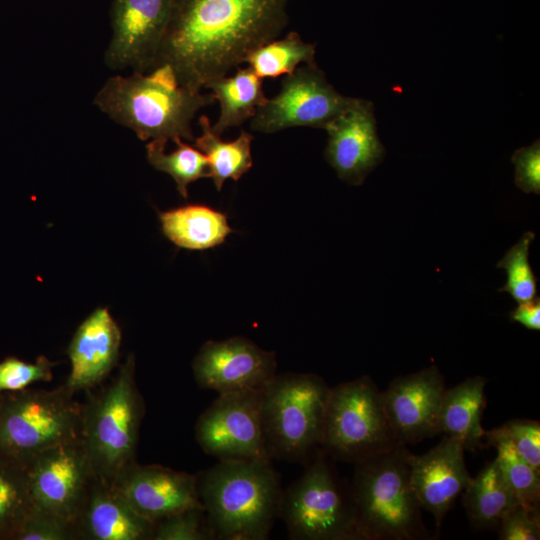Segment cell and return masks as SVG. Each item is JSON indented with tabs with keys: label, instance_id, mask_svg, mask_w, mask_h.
I'll use <instances>...</instances> for the list:
<instances>
[{
	"label": "cell",
	"instance_id": "6da1fadb",
	"mask_svg": "<svg viewBox=\"0 0 540 540\" xmlns=\"http://www.w3.org/2000/svg\"><path fill=\"white\" fill-rule=\"evenodd\" d=\"M289 0H173L154 68L168 65L193 91L245 62L288 24Z\"/></svg>",
	"mask_w": 540,
	"mask_h": 540
},
{
	"label": "cell",
	"instance_id": "7a4b0ae2",
	"mask_svg": "<svg viewBox=\"0 0 540 540\" xmlns=\"http://www.w3.org/2000/svg\"><path fill=\"white\" fill-rule=\"evenodd\" d=\"M215 101L179 84L168 65L146 73L108 78L93 104L114 122L131 129L139 139L192 141V120L203 107Z\"/></svg>",
	"mask_w": 540,
	"mask_h": 540
},
{
	"label": "cell",
	"instance_id": "3957f363",
	"mask_svg": "<svg viewBox=\"0 0 540 540\" xmlns=\"http://www.w3.org/2000/svg\"><path fill=\"white\" fill-rule=\"evenodd\" d=\"M196 476L214 540L269 538L283 493L272 461L218 460Z\"/></svg>",
	"mask_w": 540,
	"mask_h": 540
},
{
	"label": "cell",
	"instance_id": "277c9868",
	"mask_svg": "<svg viewBox=\"0 0 540 540\" xmlns=\"http://www.w3.org/2000/svg\"><path fill=\"white\" fill-rule=\"evenodd\" d=\"M407 445L354 465L349 483L360 540H423L429 533L410 478Z\"/></svg>",
	"mask_w": 540,
	"mask_h": 540
},
{
	"label": "cell",
	"instance_id": "5b68a950",
	"mask_svg": "<svg viewBox=\"0 0 540 540\" xmlns=\"http://www.w3.org/2000/svg\"><path fill=\"white\" fill-rule=\"evenodd\" d=\"M144 402L129 355L116 377L82 406L80 439L93 478L113 486L136 463Z\"/></svg>",
	"mask_w": 540,
	"mask_h": 540
},
{
	"label": "cell",
	"instance_id": "8992f818",
	"mask_svg": "<svg viewBox=\"0 0 540 540\" xmlns=\"http://www.w3.org/2000/svg\"><path fill=\"white\" fill-rule=\"evenodd\" d=\"M329 391L314 373L276 374L263 388L262 428L272 460L305 465L321 449Z\"/></svg>",
	"mask_w": 540,
	"mask_h": 540
},
{
	"label": "cell",
	"instance_id": "52a82bcc",
	"mask_svg": "<svg viewBox=\"0 0 540 540\" xmlns=\"http://www.w3.org/2000/svg\"><path fill=\"white\" fill-rule=\"evenodd\" d=\"M283 490L279 518L292 540H360L349 483L322 449Z\"/></svg>",
	"mask_w": 540,
	"mask_h": 540
},
{
	"label": "cell",
	"instance_id": "ba28073f",
	"mask_svg": "<svg viewBox=\"0 0 540 540\" xmlns=\"http://www.w3.org/2000/svg\"><path fill=\"white\" fill-rule=\"evenodd\" d=\"M398 443L370 376L330 387L321 447L330 459L355 464Z\"/></svg>",
	"mask_w": 540,
	"mask_h": 540
},
{
	"label": "cell",
	"instance_id": "9c48e42d",
	"mask_svg": "<svg viewBox=\"0 0 540 540\" xmlns=\"http://www.w3.org/2000/svg\"><path fill=\"white\" fill-rule=\"evenodd\" d=\"M66 384L25 393L0 408V449L26 464L38 453L80 438L82 406Z\"/></svg>",
	"mask_w": 540,
	"mask_h": 540
},
{
	"label": "cell",
	"instance_id": "30bf717a",
	"mask_svg": "<svg viewBox=\"0 0 540 540\" xmlns=\"http://www.w3.org/2000/svg\"><path fill=\"white\" fill-rule=\"evenodd\" d=\"M354 101L340 94L316 64H304L285 75L279 93L258 107L250 127L265 134L292 127L326 129Z\"/></svg>",
	"mask_w": 540,
	"mask_h": 540
},
{
	"label": "cell",
	"instance_id": "8fae6325",
	"mask_svg": "<svg viewBox=\"0 0 540 540\" xmlns=\"http://www.w3.org/2000/svg\"><path fill=\"white\" fill-rule=\"evenodd\" d=\"M262 390L219 394L199 416L195 438L201 449L218 460L272 461L263 435Z\"/></svg>",
	"mask_w": 540,
	"mask_h": 540
},
{
	"label": "cell",
	"instance_id": "7c38bea8",
	"mask_svg": "<svg viewBox=\"0 0 540 540\" xmlns=\"http://www.w3.org/2000/svg\"><path fill=\"white\" fill-rule=\"evenodd\" d=\"M25 466L34 506L74 525L94 479L81 439L48 448Z\"/></svg>",
	"mask_w": 540,
	"mask_h": 540
},
{
	"label": "cell",
	"instance_id": "4fadbf2b",
	"mask_svg": "<svg viewBox=\"0 0 540 540\" xmlns=\"http://www.w3.org/2000/svg\"><path fill=\"white\" fill-rule=\"evenodd\" d=\"M173 0H112V36L104 61L111 70L146 73L154 68Z\"/></svg>",
	"mask_w": 540,
	"mask_h": 540
},
{
	"label": "cell",
	"instance_id": "5bb4252c",
	"mask_svg": "<svg viewBox=\"0 0 540 540\" xmlns=\"http://www.w3.org/2000/svg\"><path fill=\"white\" fill-rule=\"evenodd\" d=\"M274 352L244 337L207 341L192 363L194 379L219 394L263 389L277 374Z\"/></svg>",
	"mask_w": 540,
	"mask_h": 540
},
{
	"label": "cell",
	"instance_id": "9a60e30c",
	"mask_svg": "<svg viewBox=\"0 0 540 540\" xmlns=\"http://www.w3.org/2000/svg\"><path fill=\"white\" fill-rule=\"evenodd\" d=\"M445 391L444 377L435 365L398 376L389 383L382 397L399 443L415 444L437 435Z\"/></svg>",
	"mask_w": 540,
	"mask_h": 540
},
{
	"label": "cell",
	"instance_id": "2e32d148",
	"mask_svg": "<svg viewBox=\"0 0 540 540\" xmlns=\"http://www.w3.org/2000/svg\"><path fill=\"white\" fill-rule=\"evenodd\" d=\"M114 487L139 515L154 524L185 510L204 509L197 476L160 465L134 463Z\"/></svg>",
	"mask_w": 540,
	"mask_h": 540
},
{
	"label": "cell",
	"instance_id": "e0dca14e",
	"mask_svg": "<svg viewBox=\"0 0 540 540\" xmlns=\"http://www.w3.org/2000/svg\"><path fill=\"white\" fill-rule=\"evenodd\" d=\"M325 158L343 181L360 185L383 159L385 149L377 134L370 101L357 99L326 129Z\"/></svg>",
	"mask_w": 540,
	"mask_h": 540
},
{
	"label": "cell",
	"instance_id": "ac0fdd59",
	"mask_svg": "<svg viewBox=\"0 0 540 540\" xmlns=\"http://www.w3.org/2000/svg\"><path fill=\"white\" fill-rule=\"evenodd\" d=\"M464 452L460 442L443 435L426 453L408 455L412 488L421 508L433 515L437 529L472 479Z\"/></svg>",
	"mask_w": 540,
	"mask_h": 540
},
{
	"label": "cell",
	"instance_id": "d6986e66",
	"mask_svg": "<svg viewBox=\"0 0 540 540\" xmlns=\"http://www.w3.org/2000/svg\"><path fill=\"white\" fill-rule=\"evenodd\" d=\"M120 344L121 331L109 311L96 309L80 324L68 347V388L75 393L103 381L117 363Z\"/></svg>",
	"mask_w": 540,
	"mask_h": 540
},
{
	"label": "cell",
	"instance_id": "ffe728a7",
	"mask_svg": "<svg viewBox=\"0 0 540 540\" xmlns=\"http://www.w3.org/2000/svg\"><path fill=\"white\" fill-rule=\"evenodd\" d=\"M154 526L115 487L95 479L74 521L76 539L88 540H152Z\"/></svg>",
	"mask_w": 540,
	"mask_h": 540
},
{
	"label": "cell",
	"instance_id": "44dd1931",
	"mask_svg": "<svg viewBox=\"0 0 540 540\" xmlns=\"http://www.w3.org/2000/svg\"><path fill=\"white\" fill-rule=\"evenodd\" d=\"M483 376L469 377L446 389L437 421V435L451 437L465 450L483 447L486 430L482 427V415L486 405Z\"/></svg>",
	"mask_w": 540,
	"mask_h": 540
},
{
	"label": "cell",
	"instance_id": "7402d4cb",
	"mask_svg": "<svg viewBox=\"0 0 540 540\" xmlns=\"http://www.w3.org/2000/svg\"><path fill=\"white\" fill-rule=\"evenodd\" d=\"M462 494L469 523L477 531H497L504 515L520 503L495 458L471 479Z\"/></svg>",
	"mask_w": 540,
	"mask_h": 540
},
{
	"label": "cell",
	"instance_id": "603a6c76",
	"mask_svg": "<svg viewBox=\"0 0 540 540\" xmlns=\"http://www.w3.org/2000/svg\"><path fill=\"white\" fill-rule=\"evenodd\" d=\"M165 236L179 247L204 250L222 244L233 230L224 213L189 204L159 215Z\"/></svg>",
	"mask_w": 540,
	"mask_h": 540
},
{
	"label": "cell",
	"instance_id": "cb8c5ba5",
	"mask_svg": "<svg viewBox=\"0 0 540 540\" xmlns=\"http://www.w3.org/2000/svg\"><path fill=\"white\" fill-rule=\"evenodd\" d=\"M206 88L211 90L220 105L219 117L212 125L213 132L219 136L227 129L251 120L258 107L267 99L263 91V79L249 67H237L234 75L213 80Z\"/></svg>",
	"mask_w": 540,
	"mask_h": 540
},
{
	"label": "cell",
	"instance_id": "d4e9b609",
	"mask_svg": "<svg viewBox=\"0 0 540 540\" xmlns=\"http://www.w3.org/2000/svg\"><path fill=\"white\" fill-rule=\"evenodd\" d=\"M201 135L194 139L195 147L208 161L209 177L217 190H221L227 179L239 180L251 167V143L253 135L244 130L233 141H224L212 130L210 119L199 118Z\"/></svg>",
	"mask_w": 540,
	"mask_h": 540
},
{
	"label": "cell",
	"instance_id": "484cf974",
	"mask_svg": "<svg viewBox=\"0 0 540 540\" xmlns=\"http://www.w3.org/2000/svg\"><path fill=\"white\" fill-rule=\"evenodd\" d=\"M245 62L261 79H275L291 74L302 63L316 64L315 44L290 31L283 38H275L253 50Z\"/></svg>",
	"mask_w": 540,
	"mask_h": 540
},
{
	"label": "cell",
	"instance_id": "4316f807",
	"mask_svg": "<svg viewBox=\"0 0 540 540\" xmlns=\"http://www.w3.org/2000/svg\"><path fill=\"white\" fill-rule=\"evenodd\" d=\"M173 142L177 148L165 152L166 141L150 140L146 145L148 162L157 170L169 174L175 181L178 192L188 196V185L200 178L209 177L208 161L205 155L182 139Z\"/></svg>",
	"mask_w": 540,
	"mask_h": 540
},
{
	"label": "cell",
	"instance_id": "83f0119b",
	"mask_svg": "<svg viewBox=\"0 0 540 540\" xmlns=\"http://www.w3.org/2000/svg\"><path fill=\"white\" fill-rule=\"evenodd\" d=\"M487 446L495 447L500 470L520 503L539 506L540 470H537L519 456L509 442L494 439Z\"/></svg>",
	"mask_w": 540,
	"mask_h": 540
},
{
	"label": "cell",
	"instance_id": "f1b7e54d",
	"mask_svg": "<svg viewBox=\"0 0 540 540\" xmlns=\"http://www.w3.org/2000/svg\"><path fill=\"white\" fill-rule=\"evenodd\" d=\"M534 238L533 232L524 233L497 263V268L507 273V282L499 291L508 292L517 303L537 297V277L529 262V248Z\"/></svg>",
	"mask_w": 540,
	"mask_h": 540
},
{
	"label": "cell",
	"instance_id": "f546056e",
	"mask_svg": "<svg viewBox=\"0 0 540 540\" xmlns=\"http://www.w3.org/2000/svg\"><path fill=\"white\" fill-rule=\"evenodd\" d=\"M34 507L26 466L18 475L0 470V528L16 524L19 530Z\"/></svg>",
	"mask_w": 540,
	"mask_h": 540
},
{
	"label": "cell",
	"instance_id": "4dcf8cb0",
	"mask_svg": "<svg viewBox=\"0 0 540 540\" xmlns=\"http://www.w3.org/2000/svg\"><path fill=\"white\" fill-rule=\"evenodd\" d=\"M502 438L531 466L540 470V423L529 419H513L486 431V443Z\"/></svg>",
	"mask_w": 540,
	"mask_h": 540
},
{
	"label": "cell",
	"instance_id": "1f68e13d",
	"mask_svg": "<svg viewBox=\"0 0 540 540\" xmlns=\"http://www.w3.org/2000/svg\"><path fill=\"white\" fill-rule=\"evenodd\" d=\"M152 540H214L204 509L185 510L155 523Z\"/></svg>",
	"mask_w": 540,
	"mask_h": 540
},
{
	"label": "cell",
	"instance_id": "d6a6232c",
	"mask_svg": "<svg viewBox=\"0 0 540 540\" xmlns=\"http://www.w3.org/2000/svg\"><path fill=\"white\" fill-rule=\"evenodd\" d=\"M21 540L76 539L74 525L63 518L34 507L16 533Z\"/></svg>",
	"mask_w": 540,
	"mask_h": 540
},
{
	"label": "cell",
	"instance_id": "836d02e7",
	"mask_svg": "<svg viewBox=\"0 0 540 540\" xmlns=\"http://www.w3.org/2000/svg\"><path fill=\"white\" fill-rule=\"evenodd\" d=\"M53 363L40 357L36 363L8 358L0 363V390H21L38 381H50Z\"/></svg>",
	"mask_w": 540,
	"mask_h": 540
},
{
	"label": "cell",
	"instance_id": "e575fe53",
	"mask_svg": "<svg viewBox=\"0 0 540 540\" xmlns=\"http://www.w3.org/2000/svg\"><path fill=\"white\" fill-rule=\"evenodd\" d=\"M497 532L501 540H539V506L517 504L504 515Z\"/></svg>",
	"mask_w": 540,
	"mask_h": 540
},
{
	"label": "cell",
	"instance_id": "d590c367",
	"mask_svg": "<svg viewBox=\"0 0 540 540\" xmlns=\"http://www.w3.org/2000/svg\"><path fill=\"white\" fill-rule=\"evenodd\" d=\"M511 161L515 165L516 185L525 193H540V143L515 151Z\"/></svg>",
	"mask_w": 540,
	"mask_h": 540
},
{
	"label": "cell",
	"instance_id": "8d00e7d4",
	"mask_svg": "<svg viewBox=\"0 0 540 540\" xmlns=\"http://www.w3.org/2000/svg\"><path fill=\"white\" fill-rule=\"evenodd\" d=\"M512 321L518 322L529 330L540 329V299H534L518 303L515 310L510 312Z\"/></svg>",
	"mask_w": 540,
	"mask_h": 540
}]
</instances>
